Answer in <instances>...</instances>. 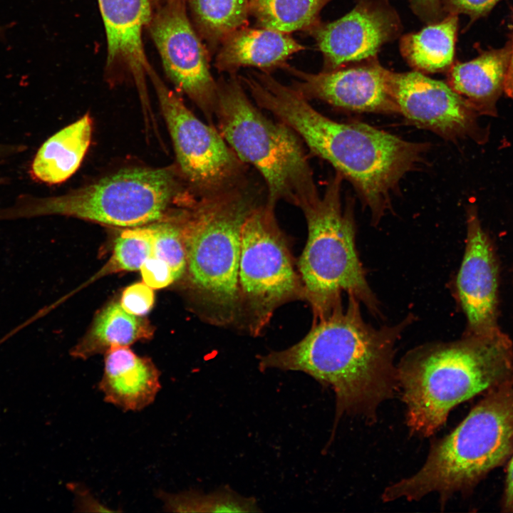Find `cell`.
<instances>
[{"mask_svg":"<svg viewBox=\"0 0 513 513\" xmlns=\"http://www.w3.org/2000/svg\"><path fill=\"white\" fill-rule=\"evenodd\" d=\"M243 83L259 108L291 128L313 154L351 183L375 225L391 209L403 177L423 162L429 148L363 123L335 121L270 73L254 71Z\"/></svg>","mask_w":513,"mask_h":513,"instance_id":"6da1fadb","label":"cell"},{"mask_svg":"<svg viewBox=\"0 0 513 513\" xmlns=\"http://www.w3.org/2000/svg\"><path fill=\"white\" fill-rule=\"evenodd\" d=\"M348 297L346 308L313 323L301 341L260 356L259 368L304 372L331 386L336 420L345 414L374 420L378 406L398 389L395 346L415 318L377 328L363 320L361 303Z\"/></svg>","mask_w":513,"mask_h":513,"instance_id":"7a4b0ae2","label":"cell"},{"mask_svg":"<svg viewBox=\"0 0 513 513\" xmlns=\"http://www.w3.org/2000/svg\"><path fill=\"white\" fill-rule=\"evenodd\" d=\"M410 432L429 437L457 405L513 385V345L500 329L417 347L397 366Z\"/></svg>","mask_w":513,"mask_h":513,"instance_id":"3957f363","label":"cell"},{"mask_svg":"<svg viewBox=\"0 0 513 513\" xmlns=\"http://www.w3.org/2000/svg\"><path fill=\"white\" fill-rule=\"evenodd\" d=\"M513 452V385L487 393L450 434L431 446L422 467L387 487L383 502L418 500L434 492L442 502L467 492Z\"/></svg>","mask_w":513,"mask_h":513,"instance_id":"277c9868","label":"cell"},{"mask_svg":"<svg viewBox=\"0 0 513 513\" xmlns=\"http://www.w3.org/2000/svg\"><path fill=\"white\" fill-rule=\"evenodd\" d=\"M257 195L246 180L200 198L187 209L184 234L188 286L213 324H237L242 229L261 204Z\"/></svg>","mask_w":513,"mask_h":513,"instance_id":"5b68a950","label":"cell"},{"mask_svg":"<svg viewBox=\"0 0 513 513\" xmlns=\"http://www.w3.org/2000/svg\"><path fill=\"white\" fill-rule=\"evenodd\" d=\"M171 168H126L66 194L38 197L23 194L0 208V221L61 215L121 227H136L170 217L172 205L197 199Z\"/></svg>","mask_w":513,"mask_h":513,"instance_id":"8992f818","label":"cell"},{"mask_svg":"<svg viewBox=\"0 0 513 513\" xmlns=\"http://www.w3.org/2000/svg\"><path fill=\"white\" fill-rule=\"evenodd\" d=\"M217 83L218 130L237 157L264 178L266 204L275 209L284 200L302 209L318 200L313 172L298 135L263 114L236 73L221 77Z\"/></svg>","mask_w":513,"mask_h":513,"instance_id":"52a82bcc","label":"cell"},{"mask_svg":"<svg viewBox=\"0 0 513 513\" xmlns=\"http://www.w3.org/2000/svg\"><path fill=\"white\" fill-rule=\"evenodd\" d=\"M343 179L336 172L323 195L301 209L308 237L297 266L313 323L342 306L344 294L356 298L375 317L382 315L356 249L353 200L348 198L342 205Z\"/></svg>","mask_w":513,"mask_h":513,"instance_id":"ba28073f","label":"cell"},{"mask_svg":"<svg viewBox=\"0 0 513 513\" xmlns=\"http://www.w3.org/2000/svg\"><path fill=\"white\" fill-rule=\"evenodd\" d=\"M294 262L275 209L265 202L259 204L242 227L238 272L237 324L251 335H259L281 306L304 300L302 283Z\"/></svg>","mask_w":513,"mask_h":513,"instance_id":"9c48e42d","label":"cell"},{"mask_svg":"<svg viewBox=\"0 0 513 513\" xmlns=\"http://www.w3.org/2000/svg\"><path fill=\"white\" fill-rule=\"evenodd\" d=\"M148 77L172 138L177 167L192 192L207 197L245 182V164L219 131L197 118L152 66Z\"/></svg>","mask_w":513,"mask_h":513,"instance_id":"30bf717a","label":"cell"},{"mask_svg":"<svg viewBox=\"0 0 513 513\" xmlns=\"http://www.w3.org/2000/svg\"><path fill=\"white\" fill-rule=\"evenodd\" d=\"M147 27L167 76L213 125L217 83L210 71L209 51L188 16L187 1L153 8Z\"/></svg>","mask_w":513,"mask_h":513,"instance_id":"8fae6325","label":"cell"},{"mask_svg":"<svg viewBox=\"0 0 513 513\" xmlns=\"http://www.w3.org/2000/svg\"><path fill=\"white\" fill-rule=\"evenodd\" d=\"M387 79L398 113L410 123L447 140L470 138L480 144L487 141L488 132L479 126V115L447 82L416 71L388 69Z\"/></svg>","mask_w":513,"mask_h":513,"instance_id":"7c38bea8","label":"cell"},{"mask_svg":"<svg viewBox=\"0 0 513 513\" xmlns=\"http://www.w3.org/2000/svg\"><path fill=\"white\" fill-rule=\"evenodd\" d=\"M402 31L400 19L387 0H359L342 17L321 22L308 33L323 58V71L377 58L383 45Z\"/></svg>","mask_w":513,"mask_h":513,"instance_id":"4fadbf2b","label":"cell"},{"mask_svg":"<svg viewBox=\"0 0 513 513\" xmlns=\"http://www.w3.org/2000/svg\"><path fill=\"white\" fill-rule=\"evenodd\" d=\"M283 69L296 78L291 86L308 100H320L335 108L358 113H398L388 83V69L377 58L318 73L305 72L289 64Z\"/></svg>","mask_w":513,"mask_h":513,"instance_id":"5bb4252c","label":"cell"},{"mask_svg":"<svg viewBox=\"0 0 513 513\" xmlns=\"http://www.w3.org/2000/svg\"><path fill=\"white\" fill-rule=\"evenodd\" d=\"M457 298L467 318L465 334L494 333L497 325L498 264L475 204L467 208V239L455 281Z\"/></svg>","mask_w":513,"mask_h":513,"instance_id":"9a60e30c","label":"cell"},{"mask_svg":"<svg viewBox=\"0 0 513 513\" xmlns=\"http://www.w3.org/2000/svg\"><path fill=\"white\" fill-rule=\"evenodd\" d=\"M107 41L108 69L129 72L142 96L151 66L147 58L142 32L151 19L150 0H98Z\"/></svg>","mask_w":513,"mask_h":513,"instance_id":"2e32d148","label":"cell"},{"mask_svg":"<svg viewBox=\"0 0 513 513\" xmlns=\"http://www.w3.org/2000/svg\"><path fill=\"white\" fill-rule=\"evenodd\" d=\"M160 375L150 359L128 346H113L105 352L98 388L105 402L124 411H139L155 400L161 388Z\"/></svg>","mask_w":513,"mask_h":513,"instance_id":"e0dca14e","label":"cell"},{"mask_svg":"<svg viewBox=\"0 0 513 513\" xmlns=\"http://www.w3.org/2000/svg\"><path fill=\"white\" fill-rule=\"evenodd\" d=\"M289 33L265 28L243 26L227 36L219 46L214 66L219 72L236 73L242 67L271 73L284 68L294 53L304 50Z\"/></svg>","mask_w":513,"mask_h":513,"instance_id":"ac0fdd59","label":"cell"},{"mask_svg":"<svg viewBox=\"0 0 513 513\" xmlns=\"http://www.w3.org/2000/svg\"><path fill=\"white\" fill-rule=\"evenodd\" d=\"M510 45L483 51L476 58L454 63L447 73L448 85L477 113L496 116L497 103L504 92Z\"/></svg>","mask_w":513,"mask_h":513,"instance_id":"d6986e66","label":"cell"},{"mask_svg":"<svg viewBox=\"0 0 513 513\" xmlns=\"http://www.w3.org/2000/svg\"><path fill=\"white\" fill-rule=\"evenodd\" d=\"M92 127V119L86 114L48 138L31 163L29 174L33 180L55 185L74 174L90 145Z\"/></svg>","mask_w":513,"mask_h":513,"instance_id":"ffe728a7","label":"cell"},{"mask_svg":"<svg viewBox=\"0 0 513 513\" xmlns=\"http://www.w3.org/2000/svg\"><path fill=\"white\" fill-rule=\"evenodd\" d=\"M458 15L447 14L421 30L403 35L399 42L408 65L424 74L447 72L454 63Z\"/></svg>","mask_w":513,"mask_h":513,"instance_id":"44dd1931","label":"cell"},{"mask_svg":"<svg viewBox=\"0 0 513 513\" xmlns=\"http://www.w3.org/2000/svg\"><path fill=\"white\" fill-rule=\"evenodd\" d=\"M152 332L147 320L126 312L120 304L113 302L97 314L90 330L73 348L71 355L86 359L113 346H128L148 339Z\"/></svg>","mask_w":513,"mask_h":513,"instance_id":"7402d4cb","label":"cell"},{"mask_svg":"<svg viewBox=\"0 0 513 513\" xmlns=\"http://www.w3.org/2000/svg\"><path fill=\"white\" fill-rule=\"evenodd\" d=\"M249 1H187L192 23L209 53H214L230 33L245 26L250 15Z\"/></svg>","mask_w":513,"mask_h":513,"instance_id":"603a6c76","label":"cell"},{"mask_svg":"<svg viewBox=\"0 0 513 513\" xmlns=\"http://www.w3.org/2000/svg\"><path fill=\"white\" fill-rule=\"evenodd\" d=\"M331 0H250L249 14L257 27L290 33H309L321 21L320 13Z\"/></svg>","mask_w":513,"mask_h":513,"instance_id":"cb8c5ba5","label":"cell"},{"mask_svg":"<svg viewBox=\"0 0 513 513\" xmlns=\"http://www.w3.org/2000/svg\"><path fill=\"white\" fill-rule=\"evenodd\" d=\"M165 507L180 512H260L256 500L222 488L209 494L185 492L177 494L163 493Z\"/></svg>","mask_w":513,"mask_h":513,"instance_id":"d4e9b609","label":"cell"},{"mask_svg":"<svg viewBox=\"0 0 513 513\" xmlns=\"http://www.w3.org/2000/svg\"><path fill=\"white\" fill-rule=\"evenodd\" d=\"M188 208L180 207L167 219L148 224L153 237L152 255L170 266L175 280L187 269L184 224Z\"/></svg>","mask_w":513,"mask_h":513,"instance_id":"484cf974","label":"cell"},{"mask_svg":"<svg viewBox=\"0 0 513 513\" xmlns=\"http://www.w3.org/2000/svg\"><path fill=\"white\" fill-rule=\"evenodd\" d=\"M152 244L148 224L123 231L115 240L111 258L99 274L140 270L152 255Z\"/></svg>","mask_w":513,"mask_h":513,"instance_id":"4316f807","label":"cell"},{"mask_svg":"<svg viewBox=\"0 0 513 513\" xmlns=\"http://www.w3.org/2000/svg\"><path fill=\"white\" fill-rule=\"evenodd\" d=\"M155 301L153 290L144 282L133 284L123 291L120 306L128 313L142 316L152 308Z\"/></svg>","mask_w":513,"mask_h":513,"instance_id":"83f0119b","label":"cell"},{"mask_svg":"<svg viewBox=\"0 0 513 513\" xmlns=\"http://www.w3.org/2000/svg\"><path fill=\"white\" fill-rule=\"evenodd\" d=\"M501 0H441L445 15L465 14L470 22L487 16Z\"/></svg>","mask_w":513,"mask_h":513,"instance_id":"f1b7e54d","label":"cell"},{"mask_svg":"<svg viewBox=\"0 0 513 513\" xmlns=\"http://www.w3.org/2000/svg\"><path fill=\"white\" fill-rule=\"evenodd\" d=\"M143 282L152 289L166 287L176 281L170 266L151 255L140 269Z\"/></svg>","mask_w":513,"mask_h":513,"instance_id":"f546056e","label":"cell"},{"mask_svg":"<svg viewBox=\"0 0 513 513\" xmlns=\"http://www.w3.org/2000/svg\"><path fill=\"white\" fill-rule=\"evenodd\" d=\"M413 13L428 24L439 21L445 17L441 0H409Z\"/></svg>","mask_w":513,"mask_h":513,"instance_id":"4dcf8cb0","label":"cell"},{"mask_svg":"<svg viewBox=\"0 0 513 513\" xmlns=\"http://www.w3.org/2000/svg\"><path fill=\"white\" fill-rule=\"evenodd\" d=\"M502 511L513 512V452L509 457L507 470L504 493L502 499Z\"/></svg>","mask_w":513,"mask_h":513,"instance_id":"1f68e13d","label":"cell"},{"mask_svg":"<svg viewBox=\"0 0 513 513\" xmlns=\"http://www.w3.org/2000/svg\"><path fill=\"white\" fill-rule=\"evenodd\" d=\"M510 45V54L506 73L504 93L505 95L513 99V33Z\"/></svg>","mask_w":513,"mask_h":513,"instance_id":"d6a6232c","label":"cell"},{"mask_svg":"<svg viewBox=\"0 0 513 513\" xmlns=\"http://www.w3.org/2000/svg\"><path fill=\"white\" fill-rule=\"evenodd\" d=\"M26 146L21 144L0 143V158L6 159L26 150Z\"/></svg>","mask_w":513,"mask_h":513,"instance_id":"836d02e7","label":"cell"},{"mask_svg":"<svg viewBox=\"0 0 513 513\" xmlns=\"http://www.w3.org/2000/svg\"><path fill=\"white\" fill-rule=\"evenodd\" d=\"M172 1H176V0H150L151 4L152 6V8L157 7L158 6H160L162 4H164L165 3ZM183 1H187V0H183Z\"/></svg>","mask_w":513,"mask_h":513,"instance_id":"e575fe53","label":"cell"},{"mask_svg":"<svg viewBox=\"0 0 513 513\" xmlns=\"http://www.w3.org/2000/svg\"><path fill=\"white\" fill-rule=\"evenodd\" d=\"M4 159L0 158V164H1L4 162ZM8 182L7 178L5 177H0V185H5Z\"/></svg>","mask_w":513,"mask_h":513,"instance_id":"d590c367","label":"cell"},{"mask_svg":"<svg viewBox=\"0 0 513 513\" xmlns=\"http://www.w3.org/2000/svg\"><path fill=\"white\" fill-rule=\"evenodd\" d=\"M5 31V26H0V37L2 36Z\"/></svg>","mask_w":513,"mask_h":513,"instance_id":"8d00e7d4","label":"cell"}]
</instances>
